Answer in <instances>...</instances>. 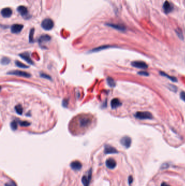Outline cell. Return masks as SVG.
Masks as SVG:
<instances>
[{
  "label": "cell",
  "mask_w": 185,
  "mask_h": 186,
  "mask_svg": "<svg viewBox=\"0 0 185 186\" xmlns=\"http://www.w3.org/2000/svg\"><path fill=\"white\" fill-rule=\"evenodd\" d=\"M41 27L46 31H49L54 27V22L49 18L45 19L41 22Z\"/></svg>",
  "instance_id": "obj_1"
},
{
  "label": "cell",
  "mask_w": 185,
  "mask_h": 186,
  "mask_svg": "<svg viewBox=\"0 0 185 186\" xmlns=\"http://www.w3.org/2000/svg\"><path fill=\"white\" fill-rule=\"evenodd\" d=\"M135 117L140 120L151 119L153 118L152 114L149 112H138L135 113Z\"/></svg>",
  "instance_id": "obj_2"
},
{
  "label": "cell",
  "mask_w": 185,
  "mask_h": 186,
  "mask_svg": "<svg viewBox=\"0 0 185 186\" xmlns=\"http://www.w3.org/2000/svg\"><path fill=\"white\" fill-rule=\"evenodd\" d=\"M79 123L80 127L86 128L88 127L91 124V120L87 116H84L82 118L79 119Z\"/></svg>",
  "instance_id": "obj_3"
},
{
  "label": "cell",
  "mask_w": 185,
  "mask_h": 186,
  "mask_svg": "<svg viewBox=\"0 0 185 186\" xmlns=\"http://www.w3.org/2000/svg\"><path fill=\"white\" fill-rule=\"evenodd\" d=\"M8 75H15V76H20L23 77H30L31 76V75L26 72L25 71H22L20 70H14V71H11L7 73Z\"/></svg>",
  "instance_id": "obj_4"
},
{
  "label": "cell",
  "mask_w": 185,
  "mask_h": 186,
  "mask_svg": "<svg viewBox=\"0 0 185 186\" xmlns=\"http://www.w3.org/2000/svg\"><path fill=\"white\" fill-rule=\"evenodd\" d=\"M131 65L133 67H135L138 69H147L148 66L147 63L143 61H134L131 62Z\"/></svg>",
  "instance_id": "obj_5"
},
{
  "label": "cell",
  "mask_w": 185,
  "mask_h": 186,
  "mask_svg": "<svg viewBox=\"0 0 185 186\" xmlns=\"http://www.w3.org/2000/svg\"><path fill=\"white\" fill-rule=\"evenodd\" d=\"M120 143L126 148H129L131 144V139L128 136H125L120 139Z\"/></svg>",
  "instance_id": "obj_6"
},
{
  "label": "cell",
  "mask_w": 185,
  "mask_h": 186,
  "mask_svg": "<svg viewBox=\"0 0 185 186\" xmlns=\"http://www.w3.org/2000/svg\"><path fill=\"white\" fill-rule=\"evenodd\" d=\"M163 9L166 14H169L171 11H172L173 7L172 4H171V3L168 1H166L163 5Z\"/></svg>",
  "instance_id": "obj_7"
},
{
  "label": "cell",
  "mask_w": 185,
  "mask_h": 186,
  "mask_svg": "<svg viewBox=\"0 0 185 186\" xmlns=\"http://www.w3.org/2000/svg\"><path fill=\"white\" fill-rule=\"evenodd\" d=\"M17 10L22 17H25L26 19L27 18L28 15V11L27 7L24 6V5H20L17 8Z\"/></svg>",
  "instance_id": "obj_8"
},
{
  "label": "cell",
  "mask_w": 185,
  "mask_h": 186,
  "mask_svg": "<svg viewBox=\"0 0 185 186\" xmlns=\"http://www.w3.org/2000/svg\"><path fill=\"white\" fill-rule=\"evenodd\" d=\"M24 28V26L21 24H14L11 26V32L13 33H20L22 29Z\"/></svg>",
  "instance_id": "obj_9"
},
{
  "label": "cell",
  "mask_w": 185,
  "mask_h": 186,
  "mask_svg": "<svg viewBox=\"0 0 185 186\" xmlns=\"http://www.w3.org/2000/svg\"><path fill=\"white\" fill-rule=\"evenodd\" d=\"M12 14V10L10 8H4L1 10V15L3 17H5V18L10 17Z\"/></svg>",
  "instance_id": "obj_10"
},
{
  "label": "cell",
  "mask_w": 185,
  "mask_h": 186,
  "mask_svg": "<svg viewBox=\"0 0 185 186\" xmlns=\"http://www.w3.org/2000/svg\"><path fill=\"white\" fill-rule=\"evenodd\" d=\"M92 176V170L90 169L88 172V176H84L82 177V182L84 186H89L90 183V181Z\"/></svg>",
  "instance_id": "obj_11"
},
{
  "label": "cell",
  "mask_w": 185,
  "mask_h": 186,
  "mask_svg": "<svg viewBox=\"0 0 185 186\" xmlns=\"http://www.w3.org/2000/svg\"><path fill=\"white\" fill-rule=\"evenodd\" d=\"M108 26L112 27L116 30L120 31H124L126 30V27L122 25L119 24H111V23H108L106 24Z\"/></svg>",
  "instance_id": "obj_12"
},
{
  "label": "cell",
  "mask_w": 185,
  "mask_h": 186,
  "mask_svg": "<svg viewBox=\"0 0 185 186\" xmlns=\"http://www.w3.org/2000/svg\"><path fill=\"white\" fill-rule=\"evenodd\" d=\"M104 152L105 154H117L118 151L115 148L110 146L109 145H106L105 146Z\"/></svg>",
  "instance_id": "obj_13"
},
{
  "label": "cell",
  "mask_w": 185,
  "mask_h": 186,
  "mask_svg": "<svg viewBox=\"0 0 185 186\" xmlns=\"http://www.w3.org/2000/svg\"><path fill=\"white\" fill-rule=\"evenodd\" d=\"M106 165L109 169H113L116 167V162L112 158H109L106 161Z\"/></svg>",
  "instance_id": "obj_14"
},
{
  "label": "cell",
  "mask_w": 185,
  "mask_h": 186,
  "mask_svg": "<svg viewBox=\"0 0 185 186\" xmlns=\"http://www.w3.org/2000/svg\"><path fill=\"white\" fill-rule=\"evenodd\" d=\"M20 57L22 59H24V61H25L27 63L33 65L34 64V62L31 59V57L29 56V55L28 54H21L20 55Z\"/></svg>",
  "instance_id": "obj_15"
},
{
  "label": "cell",
  "mask_w": 185,
  "mask_h": 186,
  "mask_svg": "<svg viewBox=\"0 0 185 186\" xmlns=\"http://www.w3.org/2000/svg\"><path fill=\"white\" fill-rule=\"evenodd\" d=\"M71 167L74 170H79L82 167V164L79 161H74L71 163Z\"/></svg>",
  "instance_id": "obj_16"
},
{
  "label": "cell",
  "mask_w": 185,
  "mask_h": 186,
  "mask_svg": "<svg viewBox=\"0 0 185 186\" xmlns=\"http://www.w3.org/2000/svg\"><path fill=\"white\" fill-rule=\"evenodd\" d=\"M121 104H122V103H121L120 101H119L118 98H113V99H112L111 101V108L113 109L119 107Z\"/></svg>",
  "instance_id": "obj_17"
},
{
  "label": "cell",
  "mask_w": 185,
  "mask_h": 186,
  "mask_svg": "<svg viewBox=\"0 0 185 186\" xmlns=\"http://www.w3.org/2000/svg\"><path fill=\"white\" fill-rule=\"evenodd\" d=\"M51 37L48 35L45 34L42 35L41 37H40L39 39V43L40 44H42L44 43H46L49 42L51 40Z\"/></svg>",
  "instance_id": "obj_18"
},
{
  "label": "cell",
  "mask_w": 185,
  "mask_h": 186,
  "mask_svg": "<svg viewBox=\"0 0 185 186\" xmlns=\"http://www.w3.org/2000/svg\"><path fill=\"white\" fill-rule=\"evenodd\" d=\"M160 74L162 75V76H165V77H166L168 78V79H169L170 81H173V82H176V81H177V79H176V78H175V77L170 76H169V75L167 74L166 73H165V72H163V71H161V72H160Z\"/></svg>",
  "instance_id": "obj_19"
},
{
  "label": "cell",
  "mask_w": 185,
  "mask_h": 186,
  "mask_svg": "<svg viewBox=\"0 0 185 186\" xmlns=\"http://www.w3.org/2000/svg\"><path fill=\"white\" fill-rule=\"evenodd\" d=\"M16 112L19 115H22L23 113V108L21 104H18L15 107Z\"/></svg>",
  "instance_id": "obj_20"
},
{
  "label": "cell",
  "mask_w": 185,
  "mask_h": 186,
  "mask_svg": "<svg viewBox=\"0 0 185 186\" xmlns=\"http://www.w3.org/2000/svg\"><path fill=\"white\" fill-rule=\"evenodd\" d=\"M107 83L108 85L111 87H114L116 85V83L115 82V81L111 77H109L107 78Z\"/></svg>",
  "instance_id": "obj_21"
},
{
  "label": "cell",
  "mask_w": 185,
  "mask_h": 186,
  "mask_svg": "<svg viewBox=\"0 0 185 186\" xmlns=\"http://www.w3.org/2000/svg\"><path fill=\"white\" fill-rule=\"evenodd\" d=\"M15 64L17 67H18L20 68H28V66L25 65V64L21 63V62L19 61H15Z\"/></svg>",
  "instance_id": "obj_22"
},
{
  "label": "cell",
  "mask_w": 185,
  "mask_h": 186,
  "mask_svg": "<svg viewBox=\"0 0 185 186\" xmlns=\"http://www.w3.org/2000/svg\"><path fill=\"white\" fill-rule=\"evenodd\" d=\"M10 62V60L8 57H2L1 59V64L3 65H7Z\"/></svg>",
  "instance_id": "obj_23"
},
{
  "label": "cell",
  "mask_w": 185,
  "mask_h": 186,
  "mask_svg": "<svg viewBox=\"0 0 185 186\" xmlns=\"http://www.w3.org/2000/svg\"><path fill=\"white\" fill-rule=\"evenodd\" d=\"M10 127L13 130H16L18 128V122L15 120L13 121L10 123Z\"/></svg>",
  "instance_id": "obj_24"
},
{
  "label": "cell",
  "mask_w": 185,
  "mask_h": 186,
  "mask_svg": "<svg viewBox=\"0 0 185 186\" xmlns=\"http://www.w3.org/2000/svg\"><path fill=\"white\" fill-rule=\"evenodd\" d=\"M34 33V29L32 28L30 32V36H29V39H30V42L32 43L33 41V35Z\"/></svg>",
  "instance_id": "obj_25"
},
{
  "label": "cell",
  "mask_w": 185,
  "mask_h": 186,
  "mask_svg": "<svg viewBox=\"0 0 185 186\" xmlns=\"http://www.w3.org/2000/svg\"><path fill=\"white\" fill-rule=\"evenodd\" d=\"M40 77H41L42 78H46V79H51V77L49 76V75L46 74H44V73H41L40 74Z\"/></svg>",
  "instance_id": "obj_26"
},
{
  "label": "cell",
  "mask_w": 185,
  "mask_h": 186,
  "mask_svg": "<svg viewBox=\"0 0 185 186\" xmlns=\"http://www.w3.org/2000/svg\"><path fill=\"white\" fill-rule=\"evenodd\" d=\"M20 125L22 126H28L30 125V123L27 121H20Z\"/></svg>",
  "instance_id": "obj_27"
},
{
  "label": "cell",
  "mask_w": 185,
  "mask_h": 186,
  "mask_svg": "<svg viewBox=\"0 0 185 186\" xmlns=\"http://www.w3.org/2000/svg\"><path fill=\"white\" fill-rule=\"evenodd\" d=\"M5 186H16L15 183L13 181H10L5 184Z\"/></svg>",
  "instance_id": "obj_28"
},
{
  "label": "cell",
  "mask_w": 185,
  "mask_h": 186,
  "mask_svg": "<svg viewBox=\"0 0 185 186\" xmlns=\"http://www.w3.org/2000/svg\"><path fill=\"white\" fill-rule=\"evenodd\" d=\"M138 74L140 75H142V76H149V73L146 71H140L138 72Z\"/></svg>",
  "instance_id": "obj_29"
},
{
  "label": "cell",
  "mask_w": 185,
  "mask_h": 186,
  "mask_svg": "<svg viewBox=\"0 0 185 186\" xmlns=\"http://www.w3.org/2000/svg\"><path fill=\"white\" fill-rule=\"evenodd\" d=\"M180 98L181 99L185 102V92L184 91H182L180 93Z\"/></svg>",
  "instance_id": "obj_30"
},
{
  "label": "cell",
  "mask_w": 185,
  "mask_h": 186,
  "mask_svg": "<svg viewBox=\"0 0 185 186\" xmlns=\"http://www.w3.org/2000/svg\"><path fill=\"white\" fill-rule=\"evenodd\" d=\"M67 104H68V101L67 100H63V101H62V106L63 107H67Z\"/></svg>",
  "instance_id": "obj_31"
},
{
  "label": "cell",
  "mask_w": 185,
  "mask_h": 186,
  "mask_svg": "<svg viewBox=\"0 0 185 186\" xmlns=\"http://www.w3.org/2000/svg\"><path fill=\"white\" fill-rule=\"evenodd\" d=\"M133 182V177L131 176H129V178H128V182H129V184L130 185Z\"/></svg>",
  "instance_id": "obj_32"
},
{
  "label": "cell",
  "mask_w": 185,
  "mask_h": 186,
  "mask_svg": "<svg viewBox=\"0 0 185 186\" xmlns=\"http://www.w3.org/2000/svg\"><path fill=\"white\" fill-rule=\"evenodd\" d=\"M161 186H170V185H169L168 184H167L166 182H162L161 184Z\"/></svg>",
  "instance_id": "obj_33"
}]
</instances>
